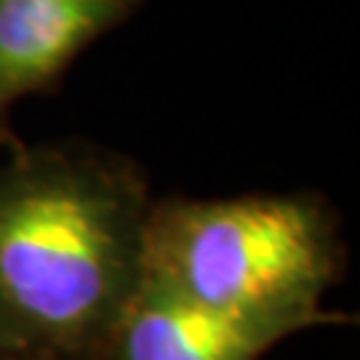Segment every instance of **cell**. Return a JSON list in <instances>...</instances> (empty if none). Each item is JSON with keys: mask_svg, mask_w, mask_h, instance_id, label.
I'll list each match as a JSON object with an SVG mask.
<instances>
[{"mask_svg": "<svg viewBox=\"0 0 360 360\" xmlns=\"http://www.w3.org/2000/svg\"><path fill=\"white\" fill-rule=\"evenodd\" d=\"M144 168L91 142L19 144L0 163V345L107 360L144 281Z\"/></svg>", "mask_w": 360, "mask_h": 360, "instance_id": "1", "label": "cell"}, {"mask_svg": "<svg viewBox=\"0 0 360 360\" xmlns=\"http://www.w3.org/2000/svg\"><path fill=\"white\" fill-rule=\"evenodd\" d=\"M285 336L281 326L214 315L142 281L107 360H262Z\"/></svg>", "mask_w": 360, "mask_h": 360, "instance_id": "4", "label": "cell"}, {"mask_svg": "<svg viewBox=\"0 0 360 360\" xmlns=\"http://www.w3.org/2000/svg\"><path fill=\"white\" fill-rule=\"evenodd\" d=\"M347 248L334 206L318 193L153 200L144 281L214 315L304 331L345 321L323 296L342 278Z\"/></svg>", "mask_w": 360, "mask_h": 360, "instance_id": "2", "label": "cell"}, {"mask_svg": "<svg viewBox=\"0 0 360 360\" xmlns=\"http://www.w3.org/2000/svg\"><path fill=\"white\" fill-rule=\"evenodd\" d=\"M142 0H0V147H19L13 107L56 94L94 40L126 25Z\"/></svg>", "mask_w": 360, "mask_h": 360, "instance_id": "3", "label": "cell"}, {"mask_svg": "<svg viewBox=\"0 0 360 360\" xmlns=\"http://www.w3.org/2000/svg\"><path fill=\"white\" fill-rule=\"evenodd\" d=\"M0 360H32V358H25V355H16L11 349H6L0 345Z\"/></svg>", "mask_w": 360, "mask_h": 360, "instance_id": "5", "label": "cell"}]
</instances>
